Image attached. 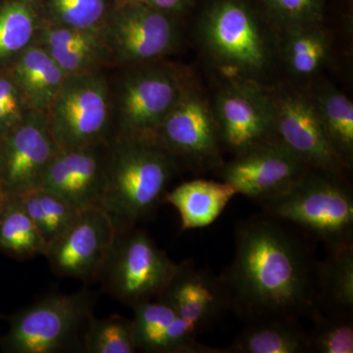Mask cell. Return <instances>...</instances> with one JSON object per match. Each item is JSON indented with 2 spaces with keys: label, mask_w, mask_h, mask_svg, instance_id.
Returning <instances> with one entry per match:
<instances>
[{
  "label": "cell",
  "mask_w": 353,
  "mask_h": 353,
  "mask_svg": "<svg viewBox=\"0 0 353 353\" xmlns=\"http://www.w3.org/2000/svg\"><path fill=\"white\" fill-rule=\"evenodd\" d=\"M220 278L230 309L250 323L299 318L315 308L310 257L301 241L268 216L239 225L233 261Z\"/></svg>",
  "instance_id": "6da1fadb"
},
{
  "label": "cell",
  "mask_w": 353,
  "mask_h": 353,
  "mask_svg": "<svg viewBox=\"0 0 353 353\" xmlns=\"http://www.w3.org/2000/svg\"><path fill=\"white\" fill-rule=\"evenodd\" d=\"M196 39L222 83L275 82L280 32L253 0H210L197 21Z\"/></svg>",
  "instance_id": "7a4b0ae2"
},
{
  "label": "cell",
  "mask_w": 353,
  "mask_h": 353,
  "mask_svg": "<svg viewBox=\"0 0 353 353\" xmlns=\"http://www.w3.org/2000/svg\"><path fill=\"white\" fill-rule=\"evenodd\" d=\"M182 164L155 139L112 136L108 141L101 208L118 232L136 227L164 201Z\"/></svg>",
  "instance_id": "3957f363"
},
{
  "label": "cell",
  "mask_w": 353,
  "mask_h": 353,
  "mask_svg": "<svg viewBox=\"0 0 353 353\" xmlns=\"http://www.w3.org/2000/svg\"><path fill=\"white\" fill-rule=\"evenodd\" d=\"M109 77L112 101V136L154 139L194 73L183 65L161 59L114 69Z\"/></svg>",
  "instance_id": "277c9868"
},
{
  "label": "cell",
  "mask_w": 353,
  "mask_h": 353,
  "mask_svg": "<svg viewBox=\"0 0 353 353\" xmlns=\"http://www.w3.org/2000/svg\"><path fill=\"white\" fill-rule=\"evenodd\" d=\"M262 204L268 217L305 230L328 250L353 245V197L341 179L309 169L290 189Z\"/></svg>",
  "instance_id": "5b68a950"
},
{
  "label": "cell",
  "mask_w": 353,
  "mask_h": 353,
  "mask_svg": "<svg viewBox=\"0 0 353 353\" xmlns=\"http://www.w3.org/2000/svg\"><path fill=\"white\" fill-rule=\"evenodd\" d=\"M95 303L97 294L87 288L46 294L9 318L0 348L6 353L82 352L83 332Z\"/></svg>",
  "instance_id": "8992f818"
},
{
  "label": "cell",
  "mask_w": 353,
  "mask_h": 353,
  "mask_svg": "<svg viewBox=\"0 0 353 353\" xmlns=\"http://www.w3.org/2000/svg\"><path fill=\"white\" fill-rule=\"evenodd\" d=\"M46 116L59 150L108 141L113 121L108 70L67 76Z\"/></svg>",
  "instance_id": "52a82bcc"
},
{
  "label": "cell",
  "mask_w": 353,
  "mask_h": 353,
  "mask_svg": "<svg viewBox=\"0 0 353 353\" xmlns=\"http://www.w3.org/2000/svg\"><path fill=\"white\" fill-rule=\"evenodd\" d=\"M178 266L136 226L118 232L99 281L106 294L134 307L157 299Z\"/></svg>",
  "instance_id": "ba28073f"
},
{
  "label": "cell",
  "mask_w": 353,
  "mask_h": 353,
  "mask_svg": "<svg viewBox=\"0 0 353 353\" xmlns=\"http://www.w3.org/2000/svg\"><path fill=\"white\" fill-rule=\"evenodd\" d=\"M110 69L166 59L182 43L180 18L145 1L115 6L101 31Z\"/></svg>",
  "instance_id": "9c48e42d"
},
{
  "label": "cell",
  "mask_w": 353,
  "mask_h": 353,
  "mask_svg": "<svg viewBox=\"0 0 353 353\" xmlns=\"http://www.w3.org/2000/svg\"><path fill=\"white\" fill-rule=\"evenodd\" d=\"M276 136L313 170L324 172L348 183L350 166L332 148L308 88L288 81L263 85Z\"/></svg>",
  "instance_id": "30bf717a"
},
{
  "label": "cell",
  "mask_w": 353,
  "mask_h": 353,
  "mask_svg": "<svg viewBox=\"0 0 353 353\" xmlns=\"http://www.w3.org/2000/svg\"><path fill=\"white\" fill-rule=\"evenodd\" d=\"M154 139L192 170H219L224 164L211 99L196 77L165 116Z\"/></svg>",
  "instance_id": "8fae6325"
},
{
  "label": "cell",
  "mask_w": 353,
  "mask_h": 353,
  "mask_svg": "<svg viewBox=\"0 0 353 353\" xmlns=\"http://www.w3.org/2000/svg\"><path fill=\"white\" fill-rule=\"evenodd\" d=\"M117 234L101 206L83 209L73 224L48 245L44 256L59 277L92 284L99 281Z\"/></svg>",
  "instance_id": "7c38bea8"
},
{
  "label": "cell",
  "mask_w": 353,
  "mask_h": 353,
  "mask_svg": "<svg viewBox=\"0 0 353 353\" xmlns=\"http://www.w3.org/2000/svg\"><path fill=\"white\" fill-rule=\"evenodd\" d=\"M211 104L223 150L233 157L278 139L263 85L222 83Z\"/></svg>",
  "instance_id": "4fadbf2b"
},
{
  "label": "cell",
  "mask_w": 353,
  "mask_h": 353,
  "mask_svg": "<svg viewBox=\"0 0 353 353\" xmlns=\"http://www.w3.org/2000/svg\"><path fill=\"white\" fill-rule=\"evenodd\" d=\"M309 169L276 139L234 155L218 171L222 181L231 183L238 194L264 203L290 189Z\"/></svg>",
  "instance_id": "5bb4252c"
},
{
  "label": "cell",
  "mask_w": 353,
  "mask_h": 353,
  "mask_svg": "<svg viewBox=\"0 0 353 353\" xmlns=\"http://www.w3.org/2000/svg\"><path fill=\"white\" fill-rule=\"evenodd\" d=\"M2 137L1 185L7 194L20 196L41 188L44 173L59 148L44 113L30 111Z\"/></svg>",
  "instance_id": "9a60e30c"
},
{
  "label": "cell",
  "mask_w": 353,
  "mask_h": 353,
  "mask_svg": "<svg viewBox=\"0 0 353 353\" xmlns=\"http://www.w3.org/2000/svg\"><path fill=\"white\" fill-rule=\"evenodd\" d=\"M108 141L58 150L39 189L52 192L80 210L101 206L105 188Z\"/></svg>",
  "instance_id": "2e32d148"
},
{
  "label": "cell",
  "mask_w": 353,
  "mask_h": 353,
  "mask_svg": "<svg viewBox=\"0 0 353 353\" xmlns=\"http://www.w3.org/2000/svg\"><path fill=\"white\" fill-rule=\"evenodd\" d=\"M157 299L168 304L199 334L214 326L230 309L221 278L199 268L190 260L179 263Z\"/></svg>",
  "instance_id": "e0dca14e"
},
{
  "label": "cell",
  "mask_w": 353,
  "mask_h": 353,
  "mask_svg": "<svg viewBox=\"0 0 353 353\" xmlns=\"http://www.w3.org/2000/svg\"><path fill=\"white\" fill-rule=\"evenodd\" d=\"M132 308L137 350L148 353H225L224 348L199 343V334L163 301H145Z\"/></svg>",
  "instance_id": "ac0fdd59"
},
{
  "label": "cell",
  "mask_w": 353,
  "mask_h": 353,
  "mask_svg": "<svg viewBox=\"0 0 353 353\" xmlns=\"http://www.w3.org/2000/svg\"><path fill=\"white\" fill-rule=\"evenodd\" d=\"M332 58L333 43L325 22L280 31V66L288 82L307 88Z\"/></svg>",
  "instance_id": "d6986e66"
},
{
  "label": "cell",
  "mask_w": 353,
  "mask_h": 353,
  "mask_svg": "<svg viewBox=\"0 0 353 353\" xmlns=\"http://www.w3.org/2000/svg\"><path fill=\"white\" fill-rule=\"evenodd\" d=\"M36 43L50 53L67 76L110 69L101 32L81 31L46 23Z\"/></svg>",
  "instance_id": "ffe728a7"
},
{
  "label": "cell",
  "mask_w": 353,
  "mask_h": 353,
  "mask_svg": "<svg viewBox=\"0 0 353 353\" xmlns=\"http://www.w3.org/2000/svg\"><path fill=\"white\" fill-rule=\"evenodd\" d=\"M236 194V189L225 181L197 179L181 183L172 192H166L164 201L178 211L183 232L210 226Z\"/></svg>",
  "instance_id": "44dd1931"
},
{
  "label": "cell",
  "mask_w": 353,
  "mask_h": 353,
  "mask_svg": "<svg viewBox=\"0 0 353 353\" xmlns=\"http://www.w3.org/2000/svg\"><path fill=\"white\" fill-rule=\"evenodd\" d=\"M6 70L22 90L30 110L44 114L67 77L50 53L37 43Z\"/></svg>",
  "instance_id": "7402d4cb"
},
{
  "label": "cell",
  "mask_w": 353,
  "mask_h": 353,
  "mask_svg": "<svg viewBox=\"0 0 353 353\" xmlns=\"http://www.w3.org/2000/svg\"><path fill=\"white\" fill-rule=\"evenodd\" d=\"M316 112L332 148L352 168L353 162V103L333 83L319 77L308 85Z\"/></svg>",
  "instance_id": "603a6c76"
},
{
  "label": "cell",
  "mask_w": 353,
  "mask_h": 353,
  "mask_svg": "<svg viewBox=\"0 0 353 353\" xmlns=\"http://www.w3.org/2000/svg\"><path fill=\"white\" fill-rule=\"evenodd\" d=\"M46 24L41 0H0V70L36 44Z\"/></svg>",
  "instance_id": "cb8c5ba5"
},
{
  "label": "cell",
  "mask_w": 353,
  "mask_h": 353,
  "mask_svg": "<svg viewBox=\"0 0 353 353\" xmlns=\"http://www.w3.org/2000/svg\"><path fill=\"white\" fill-rule=\"evenodd\" d=\"M224 350L225 353L310 352L308 333L294 317L252 323Z\"/></svg>",
  "instance_id": "d4e9b609"
},
{
  "label": "cell",
  "mask_w": 353,
  "mask_h": 353,
  "mask_svg": "<svg viewBox=\"0 0 353 353\" xmlns=\"http://www.w3.org/2000/svg\"><path fill=\"white\" fill-rule=\"evenodd\" d=\"M328 250L329 256L315 269L316 303L328 312L352 316L353 245Z\"/></svg>",
  "instance_id": "484cf974"
},
{
  "label": "cell",
  "mask_w": 353,
  "mask_h": 353,
  "mask_svg": "<svg viewBox=\"0 0 353 353\" xmlns=\"http://www.w3.org/2000/svg\"><path fill=\"white\" fill-rule=\"evenodd\" d=\"M46 248L41 232L19 199L6 194L0 209V253L27 260L44 256Z\"/></svg>",
  "instance_id": "4316f807"
},
{
  "label": "cell",
  "mask_w": 353,
  "mask_h": 353,
  "mask_svg": "<svg viewBox=\"0 0 353 353\" xmlns=\"http://www.w3.org/2000/svg\"><path fill=\"white\" fill-rule=\"evenodd\" d=\"M46 23L101 32L114 6L109 0H41Z\"/></svg>",
  "instance_id": "83f0119b"
},
{
  "label": "cell",
  "mask_w": 353,
  "mask_h": 353,
  "mask_svg": "<svg viewBox=\"0 0 353 353\" xmlns=\"http://www.w3.org/2000/svg\"><path fill=\"white\" fill-rule=\"evenodd\" d=\"M137 352L132 320L113 314L90 318L83 334L82 352L134 353Z\"/></svg>",
  "instance_id": "f1b7e54d"
},
{
  "label": "cell",
  "mask_w": 353,
  "mask_h": 353,
  "mask_svg": "<svg viewBox=\"0 0 353 353\" xmlns=\"http://www.w3.org/2000/svg\"><path fill=\"white\" fill-rule=\"evenodd\" d=\"M279 32L324 22L326 0H253Z\"/></svg>",
  "instance_id": "f546056e"
},
{
  "label": "cell",
  "mask_w": 353,
  "mask_h": 353,
  "mask_svg": "<svg viewBox=\"0 0 353 353\" xmlns=\"http://www.w3.org/2000/svg\"><path fill=\"white\" fill-rule=\"evenodd\" d=\"M312 312L314 327L308 333L310 352L352 353V316Z\"/></svg>",
  "instance_id": "4dcf8cb0"
},
{
  "label": "cell",
  "mask_w": 353,
  "mask_h": 353,
  "mask_svg": "<svg viewBox=\"0 0 353 353\" xmlns=\"http://www.w3.org/2000/svg\"><path fill=\"white\" fill-rule=\"evenodd\" d=\"M22 90L7 70H0V136L12 130L30 112Z\"/></svg>",
  "instance_id": "1f68e13d"
},
{
  "label": "cell",
  "mask_w": 353,
  "mask_h": 353,
  "mask_svg": "<svg viewBox=\"0 0 353 353\" xmlns=\"http://www.w3.org/2000/svg\"><path fill=\"white\" fill-rule=\"evenodd\" d=\"M37 201L48 226V245L65 230L68 229L80 214V209L43 189L34 190Z\"/></svg>",
  "instance_id": "d6a6232c"
},
{
  "label": "cell",
  "mask_w": 353,
  "mask_h": 353,
  "mask_svg": "<svg viewBox=\"0 0 353 353\" xmlns=\"http://www.w3.org/2000/svg\"><path fill=\"white\" fill-rule=\"evenodd\" d=\"M196 0H145L150 6L158 10L182 18L192 8Z\"/></svg>",
  "instance_id": "836d02e7"
},
{
  "label": "cell",
  "mask_w": 353,
  "mask_h": 353,
  "mask_svg": "<svg viewBox=\"0 0 353 353\" xmlns=\"http://www.w3.org/2000/svg\"><path fill=\"white\" fill-rule=\"evenodd\" d=\"M111 3L113 4V6H124V4L132 3V2H138V1H145V0H109Z\"/></svg>",
  "instance_id": "e575fe53"
},
{
  "label": "cell",
  "mask_w": 353,
  "mask_h": 353,
  "mask_svg": "<svg viewBox=\"0 0 353 353\" xmlns=\"http://www.w3.org/2000/svg\"><path fill=\"white\" fill-rule=\"evenodd\" d=\"M1 165H2V137L0 136V183H1ZM1 187V185H0Z\"/></svg>",
  "instance_id": "d590c367"
},
{
  "label": "cell",
  "mask_w": 353,
  "mask_h": 353,
  "mask_svg": "<svg viewBox=\"0 0 353 353\" xmlns=\"http://www.w3.org/2000/svg\"><path fill=\"white\" fill-rule=\"evenodd\" d=\"M6 194L2 190V188L0 187V209L2 208V204H3L4 199H6Z\"/></svg>",
  "instance_id": "8d00e7d4"
}]
</instances>
